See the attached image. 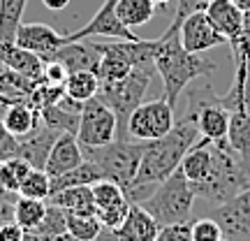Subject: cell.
<instances>
[{
	"label": "cell",
	"mask_w": 250,
	"mask_h": 241,
	"mask_svg": "<svg viewBox=\"0 0 250 241\" xmlns=\"http://www.w3.org/2000/svg\"><path fill=\"white\" fill-rule=\"evenodd\" d=\"M130 206H132V202H130V199H123V202H118V204H114V206L100 209L95 216H98V220L102 223V227H107L109 232H114L118 225L125 220V216H127V211H130Z\"/></svg>",
	"instance_id": "cell-38"
},
{
	"label": "cell",
	"mask_w": 250,
	"mask_h": 241,
	"mask_svg": "<svg viewBox=\"0 0 250 241\" xmlns=\"http://www.w3.org/2000/svg\"><path fill=\"white\" fill-rule=\"evenodd\" d=\"M70 2L72 0H42V5H44L46 9H51V12H61V9H65Z\"/></svg>",
	"instance_id": "cell-47"
},
{
	"label": "cell",
	"mask_w": 250,
	"mask_h": 241,
	"mask_svg": "<svg viewBox=\"0 0 250 241\" xmlns=\"http://www.w3.org/2000/svg\"><path fill=\"white\" fill-rule=\"evenodd\" d=\"M2 123L12 134L23 139L42 123V118H40V109L30 107L28 102H12V105H5Z\"/></svg>",
	"instance_id": "cell-25"
},
{
	"label": "cell",
	"mask_w": 250,
	"mask_h": 241,
	"mask_svg": "<svg viewBox=\"0 0 250 241\" xmlns=\"http://www.w3.org/2000/svg\"><path fill=\"white\" fill-rule=\"evenodd\" d=\"M223 230L211 216L192 220V241H220Z\"/></svg>",
	"instance_id": "cell-39"
},
{
	"label": "cell",
	"mask_w": 250,
	"mask_h": 241,
	"mask_svg": "<svg viewBox=\"0 0 250 241\" xmlns=\"http://www.w3.org/2000/svg\"><path fill=\"white\" fill-rule=\"evenodd\" d=\"M211 149H213V170L202 183H195L190 188L195 190L197 197H204L213 206H218L250 186V170L243 165L239 153L229 146L227 139L211 142Z\"/></svg>",
	"instance_id": "cell-3"
},
{
	"label": "cell",
	"mask_w": 250,
	"mask_h": 241,
	"mask_svg": "<svg viewBox=\"0 0 250 241\" xmlns=\"http://www.w3.org/2000/svg\"><path fill=\"white\" fill-rule=\"evenodd\" d=\"M116 2L118 0H104L86 26H81L79 30H74V33L67 35V42H81V40H88V37H95V35L116 37V40H139V35L134 33L132 28H127L118 19Z\"/></svg>",
	"instance_id": "cell-11"
},
{
	"label": "cell",
	"mask_w": 250,
	"mask_h": 241,
	"mask_svg": "<svg viewBox=\"0 0 250 241\" xmlns=\"http://www.w3.org/2000/svg\"><path fill=\"white\" fill-rule=\"evenodd\" d=\"M153 65L155 72L160 74L165 95L162 98L176 107L181 93L197 79H204L211 72L218 70V65L206 61L202 54H190L181 44L179 26H171L155 37V51H153Z\"/></svg>",
	"instance_id": "cell-2"
},
{
	"label": "cell",
	"mask_w": 250,
	"mask_h": 241,
	"mask_svg": "<svg viewBox=\"0 0 250 241\" xmlns=\"http://www.w3.org/2000/svg\"><path fill=\"white\" fill-rule=\"evenodd\" d=\"M0 241H26V230L17 220H7L0 225Z\"/></svg>",
	"instance_id": "cell-44"
},
{
	"label": "cell",
	"mask_w": 250,
	"mask_h": 241,
	"mask_svg": "<svg viewBox=\"0 0 250 241\" xmlns=\"http://www.w3.org/2000/svg\"><path fill=\"white\" fill-rule=\"evenodd\" d=\"M146 142L139 139H114L104 146L83 149V158L98 165L102 179H109L118 186L127 188L137 176Z\"/></svg>",
	"instance_id": "cell-4"
},
{
	"label": "cell",
	"mask_w": 250,
	"mask_h": 241,
	"mask_svg": "<svg viewBox=\"0 0 250 241\" xmlns=\"http://www.w3.org/2000/svg\"><path fill=\"white\" fill-rule=\"evenodd\" d=\"M37 86V81L28 79L19 72L5 70L0 72V105H12V102H28L30 105V93Z\"/></svg>",
	"instance_id": "cell-26"
},
{
	"label": "cell",
	"mask_w": 250,
	"mask_h": 241,
	"mask_svg": "<svg viewBox=\"0 0 250 241\" xmlns=\"http://www.w3.org/2000/svg\"><path fill=\"white\" fill-rule=\"evenodd\" d=\"M70 77V70L62 65L61 61H44V70H42V81L46 84H56V86H65V81Z\"/></svg>",
	"instance_id": "cell-42"
},
{
	"label": "cell",
	"mask_w": 250,
	"mask_h": 241,
	"mask_svg": "<svg viewBox=\"0 0 250 241\" xmlns=\"http://www.w3.org/2000/svg\"><path fill=\"white\" fill-rule=\"evenodd\" d=\"M118 134V121L116 114L111 111L109 105L95 95L83 102L79 118V130H77V139H79L81 149H93V146H104V144L114 142Z\"/></svg>",
	"instance_id": "cell-8"
},
{
	"label": "cell",
	"mask_w": 250,
	"mask_h": 241,
	"mask_svg": "<svg viewBox=\"0 0 250 241\" xmlns=\"http://www.w3.org/2000/svg\"><path fill=\"white\" fill-rule=\"evenodd\" d=\"M0 63H2L5 67H9V70L28 77V79L42 81L44 61L37 54H33V51L14 44V42H2V40H0Z\"/></svg>",
	"instance_id": "cell-18"
},
{
	"label": "cell",
	"mask_w": 250,
	"mask_h": 241,
	"mask_svg": "<svg viewBox=\"0 0 250 241\" xmlns=\"http://www.w3.org/2000/svg\"><path fill=\"white\" fill-rule=\"evenodd\" d=\"M46 199H33V197H17L14 202V220H17L26 232L35 230L42 223V218L46 214Z\"/></svg>",
	"instance_id": "cell-32"
},
{
	"label": "cell",
	"mask_w": 250,
	"mask_h": 241,
	"mask_svg": "<svg viewBox=\"0 0 250 241\" xmlns=\"http://www.w3.org/2000/svg\"><path fill=\"white\" fill-rule=\"evenodd\" d=\"M204 12H206V17L211 19V23L220 30V35L227 37V42L243 26V9L236 7L232 0H211Z\"/></svg>",
	"instance_id": "cell-23"
},
{
	"label": "cell",
	"mask_w": 250,
	"mask_h": 241,
	"mask_svg": "<svg viewBox=\"0 0 250 241\" xmlns=\"http://www.w3.org/2000/svg\"><path fill=\"white\" fill-rule=\"evenodd\" d=\"M220 241H227V239H225V237H223V239H220Z\"/></svg>",
	"instance_id": "cell-51"
},
{
	"label": "cell",
	"mask_w": 250,
	"mask_h": 241,
	"mask_svg": "<svg viewBox=\"0 0 250 241\" xmlns=\"http://www.w3.org/2000/svg\"><path fill=\"white\" fill-rule=\"evenodd\" d=\"M61 61L70 72H79V70H98L100 63V51L93 46V42L88 40H81V42H67L61 49H56L54 54L49 56L46 61Z\"/></svg>",
	"instance_id": "cell-19"
},
{
	"label": "cell",
	"mask_w": 250,
	"mask_h": 241,
	"mask_svg": "<svg viewBox=\"0 0 250 241\" xmlns=\"http://www.w3.org/2000/svg\"><path fill=\"white\" fill-rule=\"evenodd\" d=\"M33 241H74V237H72V234L65 230V232L49 234V237H40V239H33Z\"/></svg>",
	"instance_id": "cell-48"
},
{
	"label": "cell",
	"mask_w": 250,
	"mask_h": 241,
	"mask_svg": "<svg viewBox=\"0 0 250 241\" xmlns=\"http://www.w3.org/2000/svg\"><path fill=\"white\" fill-rule=\"evenodd\" d=\"M81 162H83V149H81L77 134L61 132L54 144V149H51V153H49V158H46L44 172L51 179H56V176L67 174L74 167H79Z\"/></svg>",
	"instance_id": "cell-14"
},
{
	"label": "cell",
	"mask_w": 250,
	"mask_h": 241,
	"mask_svg": "<svg viewBox=\"0 0 250 241\" xmlns=\"http://www.w3.org/2000/svg\"><path fill=\"white\" fill-rule=\"evenodd\" d=\"M49 204L61 206L65 214H74V216H95V199H93V188L90 186H72L58 193H51Z\"/></svg>",
	"instance_id": "cell-21"
},
{
	"label": "cell",
	"mask_w": 250,
	"mask_h": 241,
	"mask_svg": "<svg viewBox=\"0 0 250 241\" xmlns=\"http://www.w3.org/2000/svg\"><path fill=\"white\" fill-rule=\"evenodd\" d=\"M49 204V202H46ZM67 225H65V211L61 206L56 204H49L46 206V214L42 218V223L37 225L35 230L26 232L28 239H40V237H49V234H58V232H65Z\"/></svg>",
	"instance_id": "cell-34"
},
{
	"label": "cell",
	"mask_w": 250,
	"mask_h": 241,
	"mask_svg": "<svg viewBox=\"0 0 250 241\" xmlns=\"http://www.w3.org/2000/svg\"><path fill=\"white\" fill-rule=\"evenodd\" d=\"M28 0H0V40L14 42Z\"/></svg>",
	"instance_id": "cell-31"
},
{
	"label": "cell",
	"mask_w": 250,
	"mask_h": 241,
	"mask_svg": "<svg viewBox=\"0 0 250 241\" xmlns=\"http://www.w3.org/2000/svg\"><path fill=\"white\" fill-rule=\"evenodd\" d=\"M100 179H102V174H100L98 165L83 158V162L79 167H74L67 174H61V176L51 179V193H58V190H65V188H72V186H93Z\"/></svg>",
	"instance_id": "cell-30"
},
{
	"label": "cell",
	"mask_w": 250,
	"mask_h": 241,
	"mask_svg": "<svg viewBox=\"0 0 250 241\" xmlns=\"http://www.w3.org/2000/svg\"><path fill=\"white\" fill-rule=\"evenodd\" d=\"M199 137L202 134H199V128H197L195 114L188 111L181 121L174 123V128L165 137L146 142L137 176H134L130 186L125 188L127 199L132 204H142L162 181L169 179L171 174L179 170L186 153L195 146Z\"/></svg>",
	"instance_id": "cell-1"
},
{
	"label": "cell",
	"mask_w": 250,
	"mask_h": 241,
	"mask_svg": "<svg viewBox=\"0 0 250 241\" xmlns=\"http://www.w3.org/2000/svg\"><path fill=\"white\" fill-rule=\"evenodd\" d=\"M90 188H93V199H95V209H98V211L127 199L123 188L118 186V183H114V181H109V179H100L98 183H93Z\"/></svg>",
	"instance_id": "cell-36"
},
{
	"label": "cell",
	"mask_w": 250,
	"mask_h": 241,
	"mask_svg": "<svg viewBox=\"0 0 250 241\" xmlns=\"http://www.w3.org/2000/svg\"><path fill=\"white\" fill-rule=\"evenodd\" d=\"M58 134H61L58 130H54V128H49V125H44V123H40L28 137L21 139L19 155H21L23 160L30 162L35 170H44L46 158H49V153L54 149Z\"/></svg>",
	"instance_id": "cell-16"
},
{
	"label": "cell",
	"mask_w": 250,
	"mask_h": 241,
	"mask_svg": "<svg viewBox=\"0 0 250 241\" xmlns=\"http://www.w3.org/2000/svg\"><path fill=\"white\" fill-rule=\"evenodd\" d=\"M81 107H83V102L62 95L58 102L40 109V118H42L44 125L54 128L58 132L77 134V130H79V118H81Z\"/></svg>",
	"instance_id": "cell-17"
},
{
	"label": "cell",
	"mask_w": 250,
	"mask_h": 241,
	"mask_svg": "<svg viewBox=\"0 0 250 241\" xmlns=\"http://www.w3.org/2000/svg\"><path fill=\"white\" fill-rule=\"evenodd\" d=\"M227 44H229V49H232L234 65H241V63L250 61V12H243L241 30H239Z\"/></svg>",
	"instance_id": "cell-37"
},
{
	"label": "cell",
	"mask_w": 250,
	"mask_h": 241,
	"mask_svg": "<svg viewBox=\"0 0 250 241\" xmlns=\"http://www.w3.org/2000/svg\"><path fill=\"white\" fill-rule=\"evenodd\" d=\"M167 2H171V0H155V5H162V7H165Z\"/></svg>",
	"instance_id": "cell-50"
},
{
	"label": "cell",
	"mask_w": 250,
	"mask_h": 241,
	"mask_svg": "<svg viewBox=\"0 0 250 241\" xmlns=\"http://www.w3.org/2000/svg\"><path fill=\"white\" fill-rule=\"evenodd\" d=\"M213 170V149H211V139H197V144L186 153V158L181 162V172L186 174L190 186L202 183V181L211 174Z\"/></svg>",
	"instance_id": "cell-20"
},
{
	"label": "cell",
	"mask_w": 250,
	"mask_h": 241,
	"mask_svg": "<svg viewBox=\"0 0 250 241\" xmlns=\"http://www.w3.org/2000/svg\"><path fill=\"white\" fill-rule=\"evenodd\" d=\"M208 2H211V0H179L176 14L171 19V26H181V21H183L188 14H192V12H204Z\"/></svg>",
	"instance_id": "cell-43"
},
{
	"label": "cell",
	"mask_w": 250,
	"mask_h": 241,
	"mask_svg": "<svg viewBox=\"0 0 250 241\" xmlns=\"http://www.w3.org/2000/svg\"><path fill=\"white\" fill-rule=\"evenodd\" d=\"M93 46L100 51V63H98V70H95V74L100 77V84L121 81L134 70L130 65V61L111 46V42H93Z\"/></svg>",
	"instance_id": "cell-22"
},
{
	"label": "cell",
	"mask_w": 250,
	"mask_h": 241,
	"mask_svg": "<svg viewBox=\"0 0 250 241\" xmlns=\"http://www.w3.org/2000/svg\"><path fill=\"white\" fill-rule=\"evenodd\" d=\"M188 111L195 114L199 134L211 139V142H220L227 139L229 132V109L225 107L223 95L213 93L211 81L204 77L199 86H192L188 93Z\"/></svg>",
	"instance_id": "cell-7"
},
{
	"label": "cell",
	"mask_w": 250,
	"mask_h": 241,
	"mask_svg": "<svg viewBox=\"0 0 250 241\" xmlns=\"http://www.w3.org/2000/svg\"><path fill=\"white\" fill-rule=\"evenodd\" d=\"M30 170H35V167L28 160H23L21 155L0 162V195L17 202L19 188H21L23 179L30 174Z\"/></svg>",
	"instance_id": "cell-27"
},
{
	"label": "cell",
	"mask_w": 250,
	"mask_h": 241,
	"mask_svg": "<svg viewBox=\"0 0 250 241\" xmlns=\"http://www.w3.org/2000/svg\"><path fill=\"white\" fill-rule=\"evenodd\" d=\"M26 241H33V239H28V237H26Z\"/></svg>",
	"instance_id": "cell-52"
},
{
	"label": "cell",
	"mask_w": 250,
	"mask_h": 241,
	"mask_svg": "<svg viewBox=\"0 0 250 241\" xmlns=\"http://www.w3.org/2000/svg\"><path fill=\"white\" fill-rule=\"evenodd\" d=\"M227 142L234 151L239 153L243 165L250 170V116L246 114L241 105H234L229 109V132H227Z\"/></svg>",
	"instance_id": "cell-24"
},
{
	"label": "cell",
	"mask_w": 250,
	"mask_h": 241,
	"mask_svg": "<svg viewBox=\"0 0 250 241\" xmlns=\"http://www.w3.org/2000/svg\"><path fill=\"white\" fill-rule=\"evenodd\" d=\"M95 241H102V239H95ZM111 241H114V239H111Z\"/></svg>",
	"instance_id": "cell-53"
},
{
	"label": "cell",
	"mask_w": 250,
	"mask_h": 241,
	"mask_svg": "<svg viewBox=\"0 0 250 241\" xmlns=\"http://www.w3.org/2000/svg\"><path fill=\"white\" fill-rule=\"evenodd\" d=\"M174 107L165 98L142 102L130 114L127 121V137L139 142H153L160 139L174 128Z\"/></svg>",
	"instance_id": "cell-9"
},
{
	"label": "cell",
	"mask_w": 250,
	"mask_h": 241,
	"mask_svg": "<svg viewBox=\"0 0 250 241\" xmlns=\"http://www.w3.org/2000/svg\"><path fill=\"white\" fill-rule=\"evenodd\" d=\"M100 93V77L93 70H79V72H70V77L65 81V95L72 100H86L95 98Z\"/></svg>",
	"instance_id": "cell-29"
},
{
	"label": "cell",
	"mask_w": 250,
	"mask_h": 241,
	"mask_svg": "<svg viewBox=\"0 0 250 241\" xmlns=\"http://www.w3.org/2000/svg\"><path fill=\"white\" fill-rule=\"evenodd\" d=\"M153 70H144V67H134L125 79L111 81V84H100L98 98L111 107L118 121V134L116 139H130L127 137V121L130 114L144 102V95L148 90Z\"/></svg>",
	"instance_id": "cell-6"
},
{
	"label": "cell",
	"mask_w": 250,
	"mask_h": 241,
	"mask_svg": "<svg viewBox=\"0 0 250 241\" xmlns=\"http://www.w3.org/2000/svg\"><path fill=\"white\" fill-rule=\"evenodd\" d=\"M116 14L127 28L146 26L155 17V0H118Z\"/></svg>",
	"instance_id": "cell-28"
},
{
	"label": "cell",
	"mask_w": 250,
	"mask_h": 241,
	"mask_svg": "<svg viewBox=\"0 0 250 241\" xmlns=\"http://www.w3.org/2000/svg\"><path fill=\"white\" fill-rule=\"evenodd\" d=\"M7 220H14V202L0 195V225Z\"/></svg>",
	"instance_id": "cell-45"
},
{
	"label": "cell",
	"mask_w": 250,
	"mask_h": 241,
	"mask_svg": "<svg viewBox=\"0 0 250 241\" xmlns=\"http://www.w3.org/2000/svg\"><path fill=\"white\" fill-rule=\"evenodd\" d=\"M243 109L250 116V63H248V72H246V84H243Z\"/></svg>",
	"instance_id": "cell-46"
},
{
	"label": "cell",
	"mask_w": 250,
	"mask_h": 241,
	"mask_svg": "<svg viewBox=\"0 0 250 241\" xmlns=\"http://www.w3.org/2000/svg\"><path fill=\"white\" fill-rule=\"evenodd\" d=\"M208 216L220 225L227 241H250V186L232 199L213 206Z\"/></svg>",
	"instance_id": "cell-10"
},
{
	"label": "cell",
	"mask_w": 250,
	"mask_h": 241,
	"mask_svg": "<svg viewBox=\"0 0 250 241\" xmlns=\"http://www.w3.org/2000/svg\"><path fill=\"white\" fill-rule=\"evenodd\" d=\"M19 146H21V139L17 134H12L5 128L2 118H0V162L9 160V158H17L19 155Z\"/></svg>",
	"instance_id": "cell-41"
},
{
	"label": "cell",
	"mask_w": 250,
	"mask_h": 241,
	"mask_svg": "<svg viewBox=\"0 0 250 241\" xmlns=\"http://www.w3.org/2000/svg\"><path fill=\"white\" fill-rule=\"evenodd\" d=\"M21 197H33V199H49L51 195V176L44 170H30L21 188H19Z\"/></svg>",
	"instance_id": "cell-35"
},
{
	"label": "cell",
	"mask_w": 250,
	"mask_h": 241,
	"mask_svg": "<svg viewBox=\"0 0 250 241\" xmlns=\"http://www.w3.org/2000/svg\"><path fill=\"white\" fill-rule=\"evenodd\" d=\"M65 225H67V232L74 237V241H95L102 234V223L98 220V216L65 214Z\"/></svg>",
	"instance_id": "cell-33"
},
{
	"label": "cell",
	"mask_w": 250,
	"mask_h": 241,
	"mask_svg": "<svg viewBox=\"0 0 250 241\" xmlns=\"http://www.w3.org/2000/svg\"><path fill=\"white\" fill-rule=\"evenodd\" d=\"M195 190L190 188L186 174L181 167L169 179H165L151 195L142 202V206L158 220V225H171L190 220L192 206H195Z\"/></svg>",
	"instance_id": "cell-5"
},
{
	"label": "cell",
	"mask_w": 250,
	"mask_h": 241,
	"mask_svg": "<svg viewBox=\"0 0 250 241\" xmlns=\"http://www.w3.org/2000/svg\"><path fill=\"white\" fill-rule=\"evenodd\" d=\"M232 2L243 12H250V0H232Z\"/></svg>",
	"instance_id": "cell-49"
},
{
	"label": "cell",
	"mask_w": 250,
	"mask_h": 241,
	"mask_svg": "<svg viewBox=\"0 0 250 241\" xmlns=\"http://www.w3.org/2000/svg\"><path fill=\"white\" fill-rule=\"evenodd\" d=\"M155 241H192V223L183 220V223L162 225Z\"/></svg>",
	"instance_id": "cell-40"
},
{
	"label": "cell",
	"mask_w": 250,
	"mask_h": 241,
	"mask_svg": "<svg viewBox=\"0 0 250 241\" xmlns=\"http://www.w3.org/2000/svg\"><path fill=\"white\" fill-rule=\"evenodd\" d=\"M160 225L142 204H132L125 220L111 232L114 241H155Z\"/></svg>",
	"instance_id": "cell-15"
},
{
	"label": "cell",
	"mask_w": 250,
	"mask_h": 241,
	"mask_svg": "<svg viewBox=\"0 0 250 241\" xmlns=\"http://www.w3.org/2000/svg\"><path fill=\"white\" fill-rule=\"evenodd\" d=\"M14 44L23 46L28 51L37 54L42 61H46L56 49L67 44V35H61L58 30H54V28L46 26V23H21L17 30Z\"/></svg>",
	"instance_id": "cell-13"
},
{
	"label": "cell",
	"mask_w": 250,
	"mask_h": 241,
	"mask_svg": "<svg viewBox=\"0 0 250 241\" xmlns=\"http://www.w3.org/2000/svg\"><path fill=\"white\" fill-rule=\"evenodd\" d=\"M181 44L190 54H206L215 46L227 44V37L220 35V30L211 23L206 12H192L188 14L179 26Z\"/></svg>",
	"instance_id": "cell-12"
}]
</instances>
